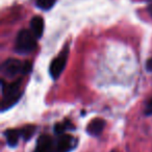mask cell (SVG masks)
I'll list each match as a JSON object with an SVG mask.
<instances>
[{
  "label": "cell",
  "instance_id": "obj_12",
  "mask_svg": "<svg viewBox=\"0 0 152 152\" xmlns=\"http://www.w3.org/2000/svg\"><path fill=\"white\" fill-rule=\"evenodd\" d=\"M66 130V125L65 124H61V123H57V124H55L54 126V132L56 133V134H64V132H65Z\"/></svg>",
  "mask_w": 152,
  "mask_h": 152
},
{
  "label": "cell",
  "instance_id": "obj_16",
  "mask_svg": "<svg viewBox=\"0 0 152 152\" xmlns=\"http://www.w3.org/2000/svg\"><path fill=\"white\" fill-rule=\"evenodd\" d=\"M148 11H149V13L152 15V5H150V7H149V10H148Z\"/></svg>",
  "mask_w": 152,
  "mask_h": 152
},
{
  "label": "cell",
  "instance_id": "obj_15",
  "mask_svg": "<svg viewBox=\"0 0 152 152\" xmlns=\"http://www.w3.org/2000/svg\"><path fill=\"white\" fill-rule=\"evenodd\" d=\"M146 69H147V71H152V57L148 59L146 63Z\"/></svg>",
  "mask_w": 152,
  "mask_h": 152
},
{
  "label": "cell",
  "instance_id": "obj_2",
  "mask_svg": "<svg viewBox=\"0 0 152 152\" xmlns=\"http://www.w3.org/2000/svg\"><path fill=\"white\" fill-rule=\"evenodd\" d=\"M21 79H19L18 81L11 83L7 86V90H3V99L2 103H1V110H5L7 108L12 107L13 105H15L18 102L19 98L21 97Z\"/></svg>",
  "mask_w": 152,
  "mask_h": 152
},
{
  "label": "cell",
  "instance_id": "obj_5",
  "mask_svg": "<svg viewBox=\"0 0 152 152\" xmlns=\"http://www.w3.org/2000/svg\"><path fill=\"white\" fill-rule=\"evenodd\" d=\"M66 63H67V52H63L59 56L53 59L50 65V74L52 78L56 79L61 76V72L65 69Z\"/></svg>",
  "mask_w": 152,
  "mask_h": 152
},
{
  "label": "cell",
  "instance_id": "obj_8",
  "mask_svg": "<svg viewBox=\"0 0 152 152\" xmlns=\"http://www.w3.org/2000/svg\"><path fill=\"white\" fill-rule=\"evenodd\" d=\"M30 28L31 31L37 38H41L44 34V20L40 16H36L30 21Z\"/></svg>",
  "mask_w": 152,
  "mask_h": 152
},
{
  "label": "cell",
  "instance_id": "obj_4",
  "mask_svg": "<svg viewBox=\"0 0 152 152\" xmlns=\"http://www.w3.org/2000/svg\"><path fill=\"white\" fill-rule=\"evenodd\" d=\"M56 144L53 139L48 134H43L37 141V146L34 152H55Z\"/></svg>",
  "mask_w": 152,
  "mask_h": 152
},
{
  "label": "cell",
  "instance_id": "obj_7",
  "mask_svg": "<svg viewBox=\"0 0 152 152\" xmlns=\"http://www.w3.org/2000/svg\"><path fill=\"white\" fill-rule=\"evenodd\" d=\"M104 127H105V121L101 118H96L89 123V125L87 127V132L90 135L97 137L103 131Z\"/></svg>",
  "mask_w": 152,
  "mask_h": 152
},
{
  "label": "cell",
  "instance_id": "obj_11",
  "mask_svg": "<svg viewBox=\"0 0 152 152\" xmlns=\"http://www.w3.org/2000/svg\"><path fill=\"white\" fill-rule=\"evenodd\" d=\"M56 0H37V7L43 11H48L55 4Z\"/></svg>",
  "mask_w": 152,
  "mask_h": 152
},
{
  "label": "cell",
  "instance_id": "obj_14",
  "mask_svg": "<svg viewBox=\"0 0 152 152\" xmlns=\"http://www.w3.org/2000/svg\"><path fill=\"white\" fill-rule=\"evenodd\" d=\"M145 113L148 116H152V99H150L149 101H148L147 105H146Z\"/></svg>",
  "mask_w": 152,
  "mask_h": 152
},
{
  "label": "cell",
  "instance_id": "obj_9",
  "mask_svg": "<svg viewBox=\"0 0 152 152\" xmlns=\"http://www.w3.org/2000/svg\"><path fill=\"white\" fill-rule=\"evenodd\" d=\"M4 135L7 137V144L11 147H15V146H17L19 137H21V132H20V130H16V129H9L4 132Z\"/></svg>",
  "mask_w": 152,
  "mask_h": 152
},
{
  "label": "cell",
  "instance_id": "obj_6",
  "mask_svg": "<svg viewBox=\"0 0 152 152\" xmlns=\"http://www.w3.org/2000/svg\"><path fill=\"white\" fill-rule=\"evenodd\" d=\"M73 137L69 134H61L56 142L55 152H69L73 147Z\"/></svg>",
  "mask_w": 152,
  "mask_h": 152
},
{
  "label": "cell",
  "instance_id": "obj_3",
  "mask_svg": "<svg viewBox=\"0 0 152 152\" xmlns=\"http://www.w3.org/2000/svg\"><path fill=\"white\" fill-rule=\"evenodd\" d=\"M22 67H23V63L16 58H10L7 59L4 63L2 64V73L7 77H14L18 73L22 72Z\"/></svg>",
  "mask_w": 152,
  "mask_h": 152
},
{
  "label": "cell",
  "instance_id": "obj_10",
  "mask_svg": "<svg viewBox=\"0 0 152 152\" xmlns=\"http://www.w3.org/2000/svg\"><path fill=\"white\" fill-rule=\"evenodd\" d=\"M34 131H36V127H34V125H27V126H25L24 128H22L21 130H20V132H21V137H23L24 140L28 141V140L32 137Z\"/></svg>",
  "mask_w": 152,
  "mask_h": 152
},
{
  "label": "cell",
  "instance_id": "obj_13",
  "mask_svg": "<svg viewBox=\"0 0 152 152\" xmlns=\"http://www.w3.org/2000/svg\"><path fill=\"white\" fill-rule=\"evenodd\" d=\"M31 63L30 61H25V63H23V67H22V74H28L30 71H31Z\"/></svg>",
  "mask_w": 152,
  "mask_h": 152
},
{
  "label": "cell",
  "instance_id": "obj_1",
  "mask_svg": "<svg viewBox=\"0 0 152 152\" xmlns=\"http://www.w3.org/2000/svg\"><path fill=\"white\" fill-rule=\"evenodd\" d=\"M37 47V37L28 29L19 31L16 39V50L20 53H29Z\"/></svg>",
  "mask_w": 152,
  "mask_h": 152
}]
</instances>
